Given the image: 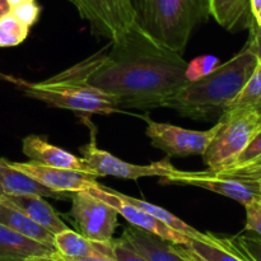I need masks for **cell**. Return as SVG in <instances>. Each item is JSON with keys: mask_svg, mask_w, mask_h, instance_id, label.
I'll list each match as a JSON object with an SVG mask.
<instances>
[{"mask_svg": "<svg viewBox=\"0 0 261 261\" xmlns=\"http://www.w3.org/2000/svg\"><path fill=\"white\" fill-rule=\"evenodd\" d=\"M111 242L93 241L69 228L54 236V246H55L56 252L61 256L71 257V259L92 256V255H103V256L112 257Z\"/></svg>", "mask_w": 261, "mask_h": 261, "instance_id": "cell-17", "label": "cell"}, {"mask_svg": "<svg viewBox=\"0 0 261 261\" xmlns=\"http://www.w3.org/2000/svg\"><path fill=\"white\" fill-rule=\"evenodd\" d=\"M259 64H260V65H261V59H260V60H259Z\"/></svg>", "mask_w": 261, "mask_h": 261, "instance_id": "cell-41", "label": "cell"}, {"mask_svg": "<svg viewBox=\"0 0 261 261\" xmlns=\"http://www.w3.org/2000/svg\"><path fill=\"white\" fill-rule=\"evenodd\" d=\"M8 163L15 170H19L25 175L31 176L33 180L38 181L46 188L60 193L74 194L78 191H88L98 184L97 182L98 177L94 175L65 170V168L51 167L33 161L28 162L8 161Z\"/></svg>", "mask_w": 261, "mask_h": 261, "instance_id": "cell-12", "label": "cell"}, {"mask_svg": "<svg viewBox=\"0 0 261 261\" xmlns=\"http://www.w3.org/2000/svg\"><path fill=\"white\" fill-rule=\"evenodd\" d=\"M55 256L61 261H115L112 257L103 256V255H92V256H86V257H78V259H71V257H65L61 256L60 254L55 252Z\"/></svg>", "mask_w": 261, "mask_h": 261, "instance_id": "cell-34", "label": "cell"}, {"mask_svg": "<svg viewBox=\"0 0 261 261\" xmlns=\"http://www.w3.org/2000/svg\"><path fill=\"white\" fill-rule=\"evenodd\" d=\"M161 180L163 184H170V185H186L205 189L212 193L232 199L244 206L261 199V181L219 176L208 171L193 172V171L177 170L173 175Z\"/></svg>", "mask_w": 261, "mask_h": 261, "instance_id": "cell-9", "label": "cell"}, {"mask_svg": "<svg viewBox=\"0 0 261 261\" xmlns=\"http://www.w3.org/2000/svg\"><path fill=\"white\" fill-rule=\"evenodd\" d=\"M22 150L24 155H27L33 162L51 166V167L89 173L99 178V176L92 170L91 166L86 162L83 157L79 158L63 148L50 144L45 138L40 135L25 137L22 142Z\"/></svg>", "mask_w": 261, "mask_h": 261, "instance_id": "cell-13", "label": "cell"}, {"mask_svg": "<svg viewBox=\"0 0 261 261\" xmlns=\"http://www.w3.org/2000/svg\"><path fill=\"white\" fill-rule=\"evenodd\" d=\"M211 173L219 176H231V177L245 178V180L261 181V155L256 160L252 161V162L241 166V167L228 168V170H221Z\"/></svg>", "mask_w": 261, "mask_h": 261, "instance_id": "cell-27", "label": "cell"}, {"mask_svg": "<svg viewBox=\"0 0 261 261\" xmlns=\"http://www.w3.org/2000/svg\"><path fill=\"white\" fill-rule=\"evenodd\" d=\"M140 30L155 43L182 54L196 25L209 17L208 0H130Z\"/></svg>", "mask_w": 261, "mask_h": 261, "instance_id": "cell-4", "label": "cell"}, {"mask_svg": "<svg viewBox=\"0 0 261 261\" xmlns=\"http://www.w3.org/2000/svg\"><path fill=\"white\" fill-rule=\"evenodd\" d=\"M221 65V60L217 56L213 55H201L193 59L190 63H188L185 70V76L188 82L198 81L203 76L208 75L209 73L214 70L217 66Z\"/></svg>", "mask_w": 261, "mask_h": 261, "instance_id": "cell-25", "label": "cell"}, {"mask_svg": "<svg viewBox=\"0 0 261 261\" xmlns=\"http://www.w3.org/2000/svg\"><path fill=\"white\" fill-rule=\"evenodd\" d=\"M261 155V127L256 132V134L252 137V139L250 140L249 144L245 147V149L240 153L236 157V160L231 163V165L226 166V167L221 168V170H228V168H236L241 167V166L247 165V163L252 162L254 160L259 158ZM218 170V171H221ZM208 171V170H206ZM211 172V171H209ZM217 172V171H213Z\"/></svg>", "mask_w": 261, "mask_h": 261, "instance_id": "cell-26", "label": "cell"}, {"mask_svg": "<svg viewBox=\"0 0 261 261\" xmlns=\"http://www.w3.org/2000/svg\"><path fill=\"white\" fill-rule=\"evenodd\" d=\"M24 261H61L55 256V252L50 255H36V256H31Z\"/></svg>", "mask_w": 261, "mask_h": 261, "instance_id": "cell-35", "label": "cell"}, {"mask_svg": "<svg viewBox=\"0 0 261 261\" xmlns=\"http://www.w3.org/2000/svg\"><path fill=\"white\" fill-rule=\"evenodd\" d=\"M188 246L208 261H251L234 244L232 237H221L211 233L206 242L191 239Z\"/></svg>", "mask_w": 261, "mask_h": 261, "instance_id": "cell-21", "label": "cell"}, {"mask_svg": "<svg viewBox=\"0 0 261 261\" xmlns=\"http://www.w3.org/2000/svg\"><path fill=\"white\" fill-rule=\"evenodd\" d=\"M79 152L99 177L114 176V177L135 181L143 177L163 178L173 175L177 171V168L168 160L158 161L150 165H134V163L125 162L124 160H120L111 153L98 148L94 132H92L88 144L83 145Z\"/></svg>", "mask_w": 261, "mask_h": 261, "instance_id": "cell-8", "label": "cell"}, {"mask_svg": "<svg viewBox=\"0 0 261 261\" xmlns=\"http://www.w3.org/2000/svg\"><path fill=\"white\" fill-rule=\"evenodd\" d=\"M88 191L91 194H93L94 196H97L98 199H101V200L106 201L107 204L114 206L117 211V213H119V216L124 217L129 222L130 226H134L137 228L143 229V231H147L149 233L155 234V236L161 237L162 240L171 242V244L189 245V242H190V237L170 228L163 222L158 221L157 218L148 214L147 212L142 211V209L137 208L133 204L127 203L126 200L120 198L112 189H109L106 186H102L99 184H97L94 188H92Z\"/></svg>", "mask_w": 261, "mask_h": 261, "instance_id": "cell-11", "label": "cell"}, {"mask_svg": "<svg viewBox=\"0 0 261 261\" xmlns=\"http://www.w3.org/2000/svg\"><path fill=\"white\" fill-rule=\"evenodd\" d=\"M28 2H36V0H8V3H9L10 7L12 8L23 4V3H28Z\"/></svg>", "mask_w": 261, "mask_h": 261, "instance_id": "cell-38", "label": "cell"}, {"mask_svg": "<svg viewBox=\"0 0 261 261\" xmlns=\"http://www.w3.org/2000/svg\"><path fill=\"white\" fill-rule=\"evenodd\" d=\"M54 252H56L54 247L33 241L0 223V261H24L36 255Z\"/></svg>", "mask_w": 261, "mask_h": 261, "instance_id": "cell-18", "label": "cell"}, {"mask_svg": "<svg viewBox=\"0 0 261 261\" xmlns=\"http://www.w3.org/2000/svg\"><path fill=\"white\" fill-rule=\"evenodd\" d=\"M111 245L112 259L115 261H148L143 255L127 245L121 237L119 240H112Z\"/></svg>", "mask_w": 261, "mask_h": 261, "instance_id": "cell-30", "label": "cell"}, {"mask_svg": "<svg viewBox=\"0 0 261 261\" xmlns=\"http://www.w3.org/2000/svg\"><path fill=\"white\" fill-rule=\"evenodd\" d=\"M70 217L79 233L98 242H111L119 224V213L114 206L89 191L71 194Z\"/></svg>", "mask_w": 261, "mask_h": 261, "instance_id": "cell-7", "label": "cell"}, {"mask_svg": "<svg viewBox=\"0 0 261 261\" xmlns=\"http://www.w3.org/2000/svg\"><path fill=\"white\" fill-rule=\"evenodd\" d=\"M147 133L154 148L163 150L170 157L203 155L217 132V124L209 130H190L163 122H155L144 116Z\"/></svg>", "mask_w": 261, "mask_h": 261, "instance_id": "cell-10", "label": "cell"}, {"mask_svg": "<svg viewBox=\"0 0 261 261\" xmlns=\"http://www.w3.org/2000/svg\"><path fill=\"white\" fill-rule=\"evenodd\" d=\"M209 15L227 31L249 27L254 20L249 0H208Z\"/></svg>", "mask_w": 261, "mask_h": 261, "instance_id": "cell-20", "label": "cell"}, {"mask_svg": "<svg viewBox=\"0 0 261 261\" xmlns=\"http://www.w3.org/2000/svg\"><path fill=\"white\" fill-rule=\"evenodd\" d=\"M30 35V28L17 19L12 13L0 18V47L18 46Z\"/></svg>", "mask_w": 261, "mask_h": 261, "instance_id": "cell-24", "label": "cell"}, {"mask_svg": "<svg viewBox=\"0 0 261 261\" xmlns=\"http://www.w3.org/2000/svg\"><path fill=\"white\" fill-rule=\"evenodd\" d=\"M0 186L5 195H40L53 199L71 198V194L46 188L22 171L13 168L8 161L3 158H0Z\"/></svg>", "mask_w": 261, "mask_h": 261, "instance_id": "cell-15", "label": "cell"}, {"mask_svg": "<svg viewBox=\"0 0 261 261\" xmlns=\"http://www.w3.org/2000/svg\"><path fill=\"white\" fill-rule=\"evenodd\" d=\"M234 244L251 259V261H261V239L247 234H239L232 237Z\"/></svg>", "mask_w": 261, "mask_h": 261, "instance_id": "cell-29", "label": "cell"}, {"mask_svg": "<svg viewBox=\"0 0 261 261\" xmlns=\"http://www.w3.org/2000/svg\"><path fill=\"white\" fill-rule=\"evenodd\" d=\"M171 249L178 255V256L182 257L186 261H208L204 259L203 256H200L199 254H196L193 249L188 246V245H180V244H171Z\"/></svg>", "mask_w": 261, "mask_h": 261, "instance_id": "cell-33", "label": "cell"}, {"mask_svg": "<svg viewBox=\"0 0 261 261\" xmlns=\"http://www.w3.org/2000/svg\"><path fill=\"white\" fill-rule=\"evenodd\" d=\"M86 60L88 83L109 94L122 112L162 109L188 82L182 54L160 46L139 27Z\"/></svg>", "mask_w": 261, "mask_h": 261, "instance_id": "cell-1", "label": "cell"}, {"mask_svg": "<svg viewBox=\"0 0 261 261\" xmlns=\"http://www.w3.org/2000/svg\"><path fill=\"white\" fill-rule=\"evenodd\" d=\"M121 239L148 261H186L171 249V242L134 226L125 228Z\"/></svg>", "mask_w": 261, "mask_h": 261, "instance_id": "cell-16", "label": "cell"}, {"mask_svg": "<svg viewBox=\"0 0 261 261\" xmlns=\"http://www.w3.org/2000/svg\"><path fill=\"white\" fill-rule=\"evenodd\" d=\"M250 2V10H251V14L254 15L255 13L259 12L261 9V0H249Z\"/></svg>", "mask_w": 261, "mask_h": 261, "instance_id": "cell-37", "label": "cell"}, {"mask_svg": "<svg viewBox=\"0 0 261 261\" xmlns=\"http://www.w3.org/2000/svg\"><path fill=\"white\" fill-rule=\"evenodd\" d=\"M96 36L117 42L139 25L130 0H70Z\"/></svg>", "mask_w": 261, "mask_h": 261, "instance_id": "cell-6", "label": "cell"}, {"mask_svg": "<svg viewBox=\"0 0 261 261\" xmlns=\"http://www.w3.org/2000/svg\"><path fill=\"white\" fill-rule=\"evenodd\" d=\"M10 10H12V7L8 3V0H0V18L10 13Z\"/></svg>", "mask_w": 261, "mask_h": 261, "instance_id": "cell-36", "label": "cell"}, {"mask_svg": "<svg viewBox=\"0 0 261 261\" xmlns=\"http://www.w3.org/2000/svg\"><path fill=\"white\" fill-rule=\"evenodd\" d=\"M40 12L41 9L36 4V2L23 3V4L12 8V10H10V13L28 28H31L37 22L38 18H40Z\"/></svg>", "mask_w": 261, "mask_h": 261, "instance_id": "cell-28", "label": "cell"}, {"mask_svg": "<svg viewBox=\"0 0 261 261\" xmlns=\"http://www.w3.org/2000/svg\"><path fill=\"white\" fill-rule=\"evenodd\" d=\"M259 59L245 46L212 73L194 82H186L168 97L162 109H170L194 120L209 121L227 111L237 94L256 69Z\"/></svg>", "mask_w": 261, "mask_h": 261, "instance_id": "cell-2", "label": "cell"}, {"mask_svg": "<svg viewBox=\"0 0 261 261\" xmlns=\"http://www.w3.org/2000/svg\"><path fill=\"white\" fill-rule=\"evenodd\" d=\"M0 201L15 206L27 214L33 222L40 224L55 236L59 232L68 228L55 209L40 195H3Z\"/></svg>", "mask_w": 261, "mask_h": 261, "instance_id": "cell-14", "label": "cell"}, {"mask_svg": "<svg viewBox=\"0 0 261 261\" xmlns=\"http://www.w3.org/2000/svg\"><path fill=\"white\" fill-rule=\"evenodd\" d=\"M0 223L22 236L55 249L54 234L51 232L33 222L27 214H24L18 208L2 203V201H0Z\"/></svg>", "mask_w": 261, "mask_h": 261, "instance_id": "cell-19", "label": "cell"}, {"mask_svg": "<svg viewBox=\"0 0 261 261\" xmlns=\"http://www.w3.org/2000/svg\"><path fill=\"white\" fill-rule=\"evenodd\" d=\"M250 28V40L247 42V46L252 50V53L256 55V58L261 59V27L252 20Z\"/></svg>", "mask_w": 261, "mask_h": 261, "instance_id": "cell-32", "label": "cell"}, {"mask_svg": "<svg viewBox=\"0 0 261 261\" xmlns=\"http://www.w3.org/2000/svg\"><path fill=\"white\" fill-rule=\"evenodd\" d=\"M115 193H116L121 199L126 200L127 203L133 204V205H135L137 208L147 212L148 214H150V216H153L154 218H157L158 221L163 222V223H165L166 226L170 227V228L175 229V231L180 232V233L186 234V236H189L190 239L199 240V241H203V242H206L209 240L211 233H203V232L198 231V229H195L194 227H191L190 224L184 222L182 219L173 216L171 212L166 211V209L162 208V206L154 205V204L149 203V201L142 200V199H137V198H133V196L124 195V194L119 193V191H115Z\"/></svg>", "mask_w": 261, "mask_h": 261, "instance_id": "cell-22", "label": "cell"}, {"mask_svg": "<svg viewBox=\"0 0 261 261\" xmlns=\"http://www.w3.org/2000/svg\"><path fill=\"white\" fill-rule=\"evenodd\" d=\"M260 109H261V106H260Z\"/></svg>", "mask_w": 261, "mask_h": 261, "instance_id": "cell-42", "label": "cell"}, {"mask_svg": "<svg viewBox=\"0 0 261 261\" xmlns=\"http://www.w3.org/2000/svg\"><path fill=\"white\" fill-rule=\"evenodd\" d=\"M252 17H254V22L256 23L257 25H260V27H261V9L259 10V12L255 13V14L252 15Z\"/></svg>", "mask_w": 261, "mask_h": 261, "instance_id": "cell-39", "label": "cell"}, {"mask_svg": "<svg viewBox=\"0 0 261 261\" xmlns=\"http://www.w3.org/2000/svg\"><path fill=\"white\" fill-rule=\"evenodd\" d=\"M87 74L88 64L84 59L71 68L41 82H25L22 78L2 76L14 84L27 97L43 102L54 109L88 115L122 112L109 94L88 83Z\"/></svg>", "mask_w": 261, "mask_h": 261, "instance_id": "cell-3", "label": "cell"}, {"mask_svg": "<svg viewBox=\"0 0 261 261\" xmlns=\"http://www.w3.org/2000/svg\"><path fill=\"white\" fill-rule=\"evenodd\" d=\"M261 127V110L257 107L227 110L219 116L217 132L203 153L208 171L231 165Z\"/></svg>", "mask_w": 261, "mask_h": 261, "instance_id": "cell-5", "label": "cell"}, {"mask_svg": "<svg viewBox=\"0 0 261 261\" xmlns=\"http://www.w3.org/2000/svg\"><path fill=\"white\" fill-rule=\"evenodd\" d=\"M261 106V65L257 64L256 69L250 76L249 81L240 91L236 98L232 101L227 110L234 109H246V107H257Z\"/></svg>", "mask_w": 261, "mask_h": 261, "instance_id": "cell-23", "label": "cell"}, {"mask_svg": "<svg viewBox=\"0 0 261 261\" xmlns=\"http://www.w3.org/2000/svg\"><path fill=\"white\" fill-rule=\"evenodd\" d=\"M4 195V191H3V189H2V186H0V198H2V196Z\"/></svg>", "mask_w": 261, "mask_h": 261, "instance_id": "cell-40", "label": "cell"}, {"mask_svg": "<svg viewBox=\"0 0 261 261\" xmlns=\"http://www.w3.org/2000/svg\"><path fill=\"white\" fill-rule=\"evenodd\" d=\"M246 211V223L245 229L254 232L261 239V199L245 206Z\"/></svg>", "mask_w": 261, "mask_h": 261, "instance_id": "cell-31", "label": "cell"}, {"mask_svg": "<svg viewBox=\"0 0 261 261\" xmlns=\"http://www.w3.org/2000/svg\"><path fill=\"white\" fill-rule=\"evenodd\" d=\"M260 110H261V109H260Z\"/></svg>", "mask_w": 261, "mask_h": 261, "instance_id": "cell-43", "label": "cell"}]
</instances>
